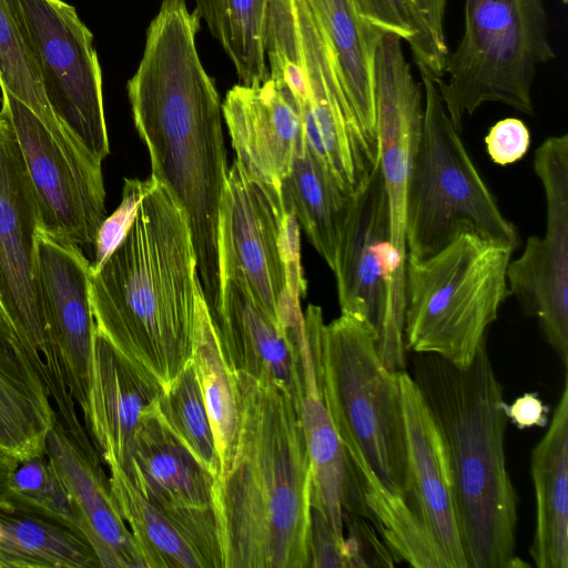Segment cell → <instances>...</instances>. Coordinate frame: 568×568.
Wrapping results in <instances>:
<instances>
[{
  "label": "cell",
  "mask_w": 568,
  "mask_h": 568,
  "mask_svg": "<svg viewBox=\"0 0 568 568\" xmlns=\"http://www.w3.org/2000/svg\"><path fill=\"white\" fill-rule=\"evenodd\" d=\"M322 378L343 449L359 455L385 488L409 508V462L398 373L382 362L375 333L365 322L341 313L324 324Z\"/></svg>",
  "instance_id": "cell-7"
},
{
  "label": "cell",
  "mask_w": 568,
  "mask_h": 568,
  "mask_svg": "<svg viewBox=\"0 0 568 568\" xmlns=\"http://www.w3.org/2000/svg\"><path fill=\"white\" fill-rule=\"evenodd\" d=\"M153 178L141 181L125 179L122 200L118 209L105 217L99 229L94 246V258L91 271H97L112 251L119 245L134 219L138 205L145 194L156 186Z\"/></svg>",
  "instance_id": "cell-35"
},
{
  "label": "cell",
  "mask_w": 568,
  "mask_h": 568,
  "mask_svg": "<svg viewBox=\"0 0 568 568\" xmlns=\"http://www.w3.org/2000/svg\"><path fill=\"white\" fill-rule=\"evenodd\" d=\"M268 0H195V12L232 61L241 84L268 79L264 48Z\"/></svg>",
  "instance_id": "cell-30"
},
{
  "label": "cell",
  "mask_w": 568,
  "mask_h": 568,
  "mask_svg": "<svg viewBox=\"0 0 568 568\" xmlns=\"http://www.w3.org/2000/svg\"><path fill=\"white\" fill-rule=\"evenodd\" d=\"M0 89L20 100L44 122H60L49 106L36 62L6 0H0Z\"/></svg>",
  "instance_id": "cell-34"
},
{
  "label": "cell",
  "mask_w": 568,
  "mask_h": 568,
  "mask_svg": "<svg viewBox=\"0 0 568 568\" xmlns=\"http://www.w3.org/2000/svg\"><path fill=\"white\" fill-rule=\"evenodd\" d=\"M40 212L16 135L0 113V321L24 348L58 406L68 405L62 361L45 325L36 280Z\"/></svg>",
  "instance_id": "cell-12"
},
{
  "label": "cell",
  "mask_w": 568,
  "mask_h": 568,
  "mask_svg": "<svg viewBox=\"0 0 568 568\" xmlns=\"http://www.w3.org/2000/svg\"><path fill=\"white\" fill-rule=\"evenodd\" d=\"M534 170L546 200V230L510 260L507 283L523 313L537 318L562 365L568 364V135L546 139Z\"/></svg>",
  "instance_id": "cell-15"
},
{
  "label": "cell",
  "mask_w": 568,
  "mask_h": 568,
  "mask_svg": "<svg viewBox=\"0 0 568 568\" xmlns=\"http://www.w3.org/2000/svg\"><path fill=\"white\" fill-rule=\"evenodd\" d=\"M55 118L97 160L110 153L93 36L62 0H6Z\"/></svg>",
  "instance_id": "cell-13"
},
{
  "label": "cell",
  "mask_w": 568,
  "mask_h": 568,
  "mask_svg": "<svg viewBox=\"0 0 568 568\" xmlns=\"http://www.w3.org/2000/svg\"><path fill=\"white\" fill-rule=\"evenodd\" d=\"M200 20L185 0H162L128 94L135 129L150 154L151 178L185 214L213 320L223 294L219 214L229 169L222 104L196 49Z\"/></svg>",
  "instance_id": "cell-1"
},
{
  "label": "cell",
  "mask_w": 568,
  "mask_h": 568,
  "mask_svg": "<svg viewBox=\"0 0 568 568\" xmlns=\"http://www.w3.org/2000/svg\"><path fill=\"white\" fill-rule=\"evenodd\" d=\"M545 436L531 452L536 529L530 556L538 568H568V384Z\"/></svg>",
  "instance_id": "cell-25"
},
{
  "label": "cell",
  "mask_w": 568,
  "mask_h": 568,
  "mask_svg": "<svg viewBox=\"0 0 568 568\" xmlns=\"http://www.w3.org/2000/svg\"><path fill=\"white\" fill-rule=\"evenodd\" d=\"M514 250L462 231L433 255L407 256L406 351L435 354L459 367L469 365L510 296L507 267Z\"/></svg>",
  "instance_id": "cell-5"
},
{
  "label": "cell",
  "mask_w": 568,
  "mask_h": 568,
  "mask_svg": "<svg viewBox=\"0 0 568 568\" xmlns=\"http://www.w3.org/2000/svg\"><path fill=\"white\" fill-rule=\"evenodd\" d=\"M407 439L409 509L449 568H467L438 430L410 374L398 373Z\"/></svg>",
  "instance_id": "cell-21"
},
{
  "label": "cell",
  "mask_w": 568,
  "mask_h": 568,
  "mask_svg": "<svg viewBox=\"0 0 568 568\" xmlns=\"http://www.w3.org/2000/svg\"><path fill=\"white\" fill-rule=\"evenodd\" d=\"M155 407L172 435L214 480L217 479L220 463L215 440L191 361L174 381L162 389Z\"/></svg>",
  "instance_id": "cell-32"
},
{
  "label": "cell",
  "mask_w": 568,
  "mask_h": 568,
  "mask_svg": "<svg viewBox=\"0 0 568 568\" xmlns=\"http://www.w3.org/2000/svg\"><path fill=\"white\" fill-rule=\"evenodd\" d=\"M199 284L185 214L158 183L119 245L90 271L95 328L164 389L192 357Z\"/></svg>",
  "instance_id": "cell-3"
},
{
  "label": "cell",
  "mask_w": 568,
  "mask_h": 568,
  "mask_svg": "<svg viewBox=\"0 0 568 568\" xmlns=\"http://www.w3.org/2000/svg\"><path fill=\"white\" fill-rule=\"evenodd\" d=\"M310 567L347 568L344 537L334 530L324 510L314 504H311Z\"/></svg>",
  "instance_id": "cell-37"
},
{
  "label": "cell",
  "mask_w": 568,
  "mask_h": 568,
  "mask_svg": "<svg viewBox=\"0 0 568 568\" xmlns=\"http://www.w3.org/2000/svg\"><path fill=\"white\" fill-rule=\"evenodd\" d=\"M507 418L519 429L544 427L548 423L549 408L537 393H525L510 405H504Z\"/></svg>",
  "instance_id": "cell-39"
},
{
  "label": "cell",
  "mask_w": 568,
  "mask_h": 568,
  "mask_svg": "<svg viewBox=\"0 0 568 568\" xmlns=\"http://www.w3.org/2000/svg\"><path fill=\"white\" fill-rule=\"evenodd\" d=\"M55 415L43 379L0 321V450L19 462L44 454Z\"/></svg>",
  "instance_id": "cell-26"
},
{
  "label": "cell",
  "mask_w": 568,
  "mask_h": 568,
  "mask_svg": "<svg viewBox=\"0 0 568 568\" xmlns=\"http://www.w3.org/2000/svg\"><path fill=\"white\" fill-rule=\"evenodd\" d=\"M191 362L213 432L222 479L231 469L236 450L240 412L235 378L221 348L201 284Z\"/></svg>",
  "instance_id": "cell-29"
},
{
  "label": "cell",
  "mask_w": 568,
  "mask_h": 568,
  "mask_svg": "<svg viewBox=\"0 0 568 568\" xmlns=\"http://www.w3.org/2000/svg\"><path fill=\"white\" fill-rule=\"evenodd\" d=\"M300 226L285 212L280 187L255 179L235 160L220 204L219 252L223 283H241L278 325L303 318L288 292L290 262L300 257Z\"/></svg>",
  "instance_id": "cell-10"
},
{
  "label": "cell",
  "mask_w": 568,
  "mask_h": 568,
  "mask_svg": "<svg viewBox=\"0 0 568 568\" xmlns=\"http://www.w3.org/2000/svg\"><path fill=\"white\" fill-rule=\"evenodd\" d=\"M333 272L341 313L373 329L379 357L389 371H405L406 260L390 243L378 164L349 197Z\"/></svg>",
  "instance_id": "cell-11"
},
{
  "label": "cell",
  "mask_w": 568,
  "mask_h": 568,
  "mask_svg": "<svg viewBox=\"0 0 568 568\" xmlns=\"http://www.w3.org/2000/svg\"><path fill=\"white\" fill-rule=\"evenodd\" d=\"M232 373L235 457L213 485L223 568H308L312 468L297 405L272 382Z\"/></svg>",
  "instance_id": "cell-2"
},
{
  "label": "cell",
  "mask_w": 568,
  "mask_h": 568,
  "mask_svg": "<svg viewBox=\"0 0 568 568\" xmlns=\"http://www.w3.org/2000/svg\"><path fill=\"white\" fill-rule=\"evenodd\" d=\"M416 65L425 104L407 187V256L433 255L462 231L515 248L516 227L501 213L448 116L434 74L424 64Z\"/></svg>",
  "instance_id": "cell-9"
},
{
  "label": "cell",
  "mask_w": 568,
  "mask_h": 568,
  "mask_svg": "<svg viewBox=\"0 0 568 568\" xmlns=\"http://www.w3.org/2000/svg\"><path fill=\"white\" fill-rule=\"evenodd\" d=\"M90 271L81 246L39 229L36 280L49 337L80 406L84 424L90 410L95 322L90 301Z\"/></svg>",
  "instance_id": "cell-17"
},
{
  "label": "cell",
  "mask_w": 568,
  "mask_h": 568,
  "mask_svg": "<svg viewBox=\"0 0 568 568\" xmlns=\"http://www.w3.org/2000/svg\"><path fill=\"white\" fill-rule=\"evenodd\" d=\"M343 527L346 524L347 536L344 535V549L347 568L355 567H393L394 558L384 541L366 518L343 514Z\"/></svg>",
  "instance_id": "cell-36"
},
{
  "label": "cell",
  "mask_w": 568,
  "mask_h": 568,
  "mask_svg": "<svg viewBox=\"0 0 568 568\" xmlns=\"http://www.w3.org/2000/svg\"><path fill=\"white\" fill-rule=\"evenodd\" d=\"M322 308L310 304L303 322L292 329L295 346V399L312 468L311 503L326 514L344 536L342 507L346 459L323 393Z\"/></svg>",
  "instance_id": "cell-18"
},
{
  "label": "cell",
  "mask_w": 568,
  "mask_h": 568,
  "mask_svg": "<svg viewBox=\"0 0 568 568\" xmlns=\"http://www.w3.org/2000/svg\"><path fill=\"white\" fill-rule=\"evenodd\" d=\"M0 568H101L87 536L61 519L0 510Z\"/></svg>",
  "instance_id": "cell-27"
},
{
  "label": "cell",
  "mask_w": 568,
  "mask_h": 568,
  "mask_svg": "<svg viewBox=\"0 0 568 568\" xmlns=\"http://www.w3.org/2000/svg\"><path fill=\"white\" fill-rule=\"evenodd\" d=\"M212 321L232 372L272 382L296 403L292 328L272 320L234 280L224 281L221 307Z\"/></svg>",
  "instance_id": "cell-23"
},
{
  "label": "cell",
  "mask_w": 568,
  "mask_h": 568,
  "mask_svg": "<svg viewBox=\"0 0 568 568\" xmlns=\"http://www.w3.org/2000/svg\"><path fill=\"white\" fill-rule=\"evenodd\" d=\"M111 490L144 568H203L194 549L169 519L132 485L121 468L110 466Z\"/></svg>",
  "instance_id": "cell-31"
},
{
  "label": "cell",
  "mask_w": 568,
  "mask_h": 568,
  "mask_svg": "<svg viewBox=\"0 0 568 568\" xmlns=\"http://www.w3.org/2000/svg\"><path fill=\"white\" fill-rule=\"evenodd\" d=\"M155 404L142 416L122 471L179 530L203 568H223L214 478L166 428Z\"/></svg>",
  "instance_id": "cell-16"
},
{
  "label": "cell",
  "mask_w": 568,
  "mask_h": 568,
  "mask_svg": "<svg viewBox=\"0 0 568 568\" xmlns=\"http://www.w3.org/2000/svg\"><path fill=\"white\" fill-rule=\"evenodd\" d=\"M336 58L362 132L378 156L374 59L382 37L368 0H307Z\"/></svg>",
  "instance_id": "cell-24"
},
{
  "label": "cell",
  "mask_w": 568,
  "mask_h": 568,
  "mask_svg": "<svg viewBox=\"0 0 568 568\" xmlns=\"http://www.w3.org/2000/svg\"><path fill=\"white\" fill-rule=\"evenodd\" d=\"M285 212L293 215L316 252L333 271L351 195L305 146L280 183Z\"/></svg>",
  "instance_id": "cell-28"
},
{
  "label": "cell",
  "mask_w": 568,
  "mask_h": 568,
  "mask_svg": "<svg viewBox=\"0 0 568 568\" xmlns=\"http://www.w3.org/2000/svg\"><path fill=\"white\" fill-rule=\"evenodd\" d=\"M19 463L13 456L0 450V509L6 506Z\"/></svg>",
  "instance_id": "cell-40"
},
{
  "label": "cell",
  "mask_w": 568,
  "mask_h": 568,
  "mask_svg": "<svg viewBox=\"0 0 568 568\" xmlns=\"http://www.w3.org/2000/svg\"><path fill=\"white\" fill-rule=\"evenodd\" d=\"M44 453L69 491L81 528L101 568H144L95 446L77 442L57 414L45 437Z\"/></svg>",
  "instance_id": "cell-20"
},
{
  "label": "cell",
  "mask_w": 568,
  "mask_h": 568,
  "mask_svg": "<svg viewBox=\"0 0 568 568\" xmlns=\"http://www.w3.org/2000/svg\"><path fill=\"white\" fill-rule=\"evenodd\" d=\"M0 510L47 515L82 530L69 491L45 453L19 463L6 506Z\"/></svg>",
  "instance_id": "cell-33"
},
{
  "label": "cell",
  "mask_w": 568,
  "mask_h": 568,
  "mask_svg": "<svg viewBox=\"0 0 568 568\" xmlns=\"http://www.w3.org/2000/svg\"><path fill=\"white\" fill-rule=\"evenodd\" d=\"M239 164L252 176L280 187L305 146L300 113L287 92L268 78L258 85H234L222 103Z\"/></svg>",
  "instance_id": "cell-19"
},
{
  "label": "cell",
  "mask_w": 568,
  "mask_h": 568,
  "mask_svg": "<svg viewBox=\"0 0 568 568\" xmlns=\"http://www.w3.org/2000/svg\"><path fill=\"white\" fill-rule=\"evenodd\" d=\"M268 78L293 100L307 146L352 195L378 164L344 89L331 43L307 0H268Z\"/></svg>",
  "instance_id": "cell-6"
},
{
  "label": "cell",
  "mask_w": 568,
  "mask_h": 568,
  "mask_svg": "<svg viewBox=\"0 0 568 568\" xmlns=\"http://www.w3.org/2000/svg\"><path fill=\"white\" fill-rule=\"evenodd\" d=\"M162 389L95 328L90 410L84 427L108 467H125L142 416Z\"/></svg>",
  "instance_id": "cell-22"
},
{
  "label": "cell",
  "mask_w": 568,
  "mask_h": 568,
  "mask_svg": "<svg viewBox=\"0 0 568 568\" xmlns=\"http://www.w3.org/2000/svg\"><path fill=\"white\" fill-rule=\"evenodd\" d=\"M410 376L442 440L467 568L529 566L516 555L517 495L505 454L508 418L487 341L465 367L416 353Z\"/></svg>",
  "instance_id": "cell-4"
},
{
  "label": "cell",
  "mask_w": 568,
  "mask_h": 568,
  "mask_svg": "<svg viewBox=\"0 0 568 568\" xmlns=\"http://www.w3.org/2000/svg\"><path fill=\"white\" fill-rule=\"evenodd\" d=\"M485 144L494 163L509 165L527 153L530 145V133L521 120L506 118L490 128L485 138Z\"/></svg>",
  "instance_id": "cell-38"
},
{
  "label": "cell",
  "mask_w": 568,
  "mask_h": 568,
  "mask_svg": "<svg viewBox=\"0 0 568 568\" xmlns=\"http://www.w3.org/2000/svg\"><path fill=\"white\" fill-rule=\"evenodd\" d=\"M554 58L544 0H465L463 36L435 81L460 131L485 103L532 116L537 69Z\"/></svg>",
  "instance_id": "cell-8"
},
{
  "label": "cell",
  "mask_w": 568,
  "mask_h": 568,
  "mask_svg": "<svg viewBox=\"0 0 568 568\" xmlns=\"http://www.w3.org/2000/svg\"><path fill=\"white\" fill-rule=\"evenodd\" d=\"M10 124L37 195L40 229L93 246L105 216L102 162L61 123L50 124L1 90Z\"/></svg>",
  "instance_id": "cell-14"
}]
</instances>
